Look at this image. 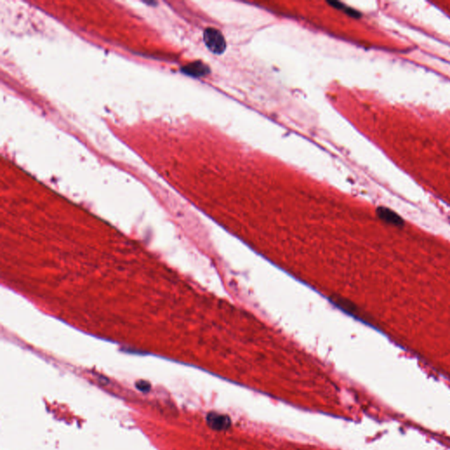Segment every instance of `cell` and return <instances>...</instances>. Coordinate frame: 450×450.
<instances>
[{
	"label": "cell",
	"mask_w": 450,
	"mask_h": 450,
	"mask_svg": "<svg viewBox=\"0 0 450 450\" xmlns=\"http://www.w3.org/2000/svg\"><path fill=\"white\" fill-rule=\"evenodd\" d=\"M203 40L209 51L214 54H222L226 48V41L224 35L217 28L208 27L203 33Z\"/></svg>",
	"instance_id": "obj_1"
},
{
	"label": "cell",
	"mask_w": 450,
	"mask_h": 450,
	"mask_svg": "<svg viewBox=\"0 0 450 450\" xmlns=\"http://www.w3.org/2000/svg\"><path fill=\"white\" fill-rule=\"evenodd\" d=\"M207 422L211 428L217 431H224L230 427V418L218 413H210L207 416Z\"/></svg>",
	"instance_id": "obj_2"
},
{
	"label": "cell",
	"mask_w": 450,
	"mask_h": 450,
	"mask_svg": "<svg viewBox=\"0 0 450 450\" xmlns=\"http://www.w3.org/2000/svg\"><path fill=\"white\" fill-rule=\"evenodd\" d=\"M378 215L382 219L388 223H390V224H395V225H401L402 224V218L389 209L380 208L378 210Z\"/></svg>",
	"instance_id": "obj_3"
},
{
	"label": "cell",
	"mask_w": 450,
	"mask_h": 450,
	"mask_svg": "<svg viewBox=\"0 0 450 450\" xmlns=\"http://www.w3.org/2000/svg\"><path fill=\"white\" fill-rule=\"evenodd\" d=\"M183 71L186 72V74L194 76V77H199V76L206 74L208 67L206 65H203V63H193V64L188 65L184 68Z\"/></svg>",
	"instance_id": "obj_4"
},
{
	"label": "cell",
	"mask_w": 450,
	"mask_h": 450,
	"mask_svg": "<svg viewBox=\"0 0 450 450\" xmlns=\"http://www.w3.org/2000/svg\"><path fill=\"white\" fill-rule=\"evenodd\" d=\"M135 385H136V388L142 392H147L151 389V384L146 381H139Z\"/></svg>",
	"instance_id": "obj_5"
}]
</instances>
